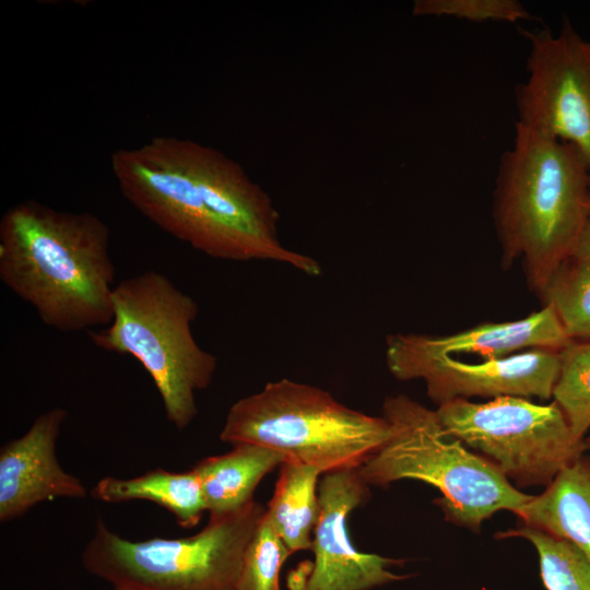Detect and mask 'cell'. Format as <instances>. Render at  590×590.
I'll list each match as a JSON object with an SVG mask.
<instances>
[{
    "label": "cell",
    "instance_id": "9a60e30c",
    "mask_svg": "<svg viewBox=\"0 0 590 590\" xmlns=\"http://www.w3.org/2000/svg\"><path fill=\"white\" fill-rule=\"evenodd\" d=\"M283 458L271 449L238 444L226 453L206 457L193 469L198 473L209 517L236 512L251 503L261 480Z\"/></svg>",
    "mask_w": 590,
    "mask_h": 590
},
{
    "label": "cell",
    "instance_id": "ffe728a7",
    "mask_svg": "<svg viewBox=\"0 0 590 590\" xmlns=\"http://www.w3.org/2000/svg\"><path fill=\"white\" fill-rule=\"evenodd\" d=\"M560 366L553 401L574 435L585 440L590 430V341L571 340L559 351Z\"/></svg>",
    "mask_w": 590,
    "mask_h": 590
},
{
    "label": "cell",
    "instance_id": "30bf717a",
    "mask_svg": "<svg viewBox=\"0 0 590 590\" xmlns=\"http://www.w3.org/2000/svg\"><path fill=\"white\" fill-rule=\"evenodd\" d=\"M559 351L533 349L467 363L456 356L424 352L405 333H396L386 339L385 359L398 380H423L428 398L439 406L457 399L505 396L547 401L559 373Z\"/></svg>",
    "mask_w": 590,
    "mask_h": 590
},
{
    "label": "cell",
    "instance_id": "6da1fadb",
    "mask_svg": "<svg viewBox=\"0 0 590 590\" xmlns=\"http://www.w3.org/2000/svg\"><path fill=\"white\" fill-rule=\"evenodd\" d=\"M110 166L125 199L161 229L204 255L232 261H273L308 276L320 263L279 238L270 197L222 152L158 135L120 149Z\"/></svg>",
    "mask_w": 590,
    "mask_h": 590
},
{
    "label": "cell",
    "instance_id": "44dd1931",
    "mask_svg": "<svg viewBox=\"0 0 590 590\" xmlns=\"http://www.w3.org/2000/svg\"><path fill=\"white\" fill-rule=\"evenodd\" d=\"M291 554L264 514L246 548L237 590H280V571Z\"/></svg>",
    "mask_w": 590,
    "mask_h": 590
},
{
    "label": "cell",
    "instance_id": "7402d4cb",
    "mask_svg": "<svg viewBox=\"0 0 590 590\" xmlns=\"http://www.w3.org/2000/svg\"><path fill=\"white\" fill-rule=\"evenodd\" d=\"M414 15L447 16L469 22L517 23L532 17L518 0H417Z\"/></svg>",
    "mask_w": 590,
    "mask_h": 590
},
{
    "label": "cell",
    "instance_id": "484cf974",
    "mask_svg": "<svg viewBox=\"0 0 590 590\" xmlns=\"http://www.w3.org/2000/svg\"><path fill=\"white\" fill-rule=\"evenodd\" d=\"M588 44H589V49H590V40L588 42Z\"/></svg>",
    "mask_w": 590,
    "mask_h": 590
},
{
    "label": "cell",
    "instance_id": "52a82bcc",
    "mask_svg": "<svg viewBox=\"0 0 590 590\" xmlns=\"http://www.w3.org/2000/svg\"><path fill=\"white\" fill-rule=\"evenodd\" d=\"M266 514L252 500L243 509L209 517L186 538L130 540L98 517L82 551V565L111 587L137 590H237L246 548Z\"/></svg>",
    "mask_w": 590,
    "mask_h": 590
},
{
    "label": "cell",
    "instance_id": "9c48e42d",
    "mask_svg": "<svg viewBox=\"0 0 590 590\" xmlns=\"http://www.w3.org/2000/svg\"><path fill=\"white\" fill-rule=\"evenodd\" d=\"M527 79L515 87L516 123L578 148L590 164V49L566 19L559 33L522 31Z\"/></svg>",
    "mask_w": 590,
    "mask_h": 590
},
{
    "label": "cell",
    "instance_id": "e0dca14e",
    "mask_svg": "<svg viewBox=\"0 0 590 590\" xmlns=\"http://www.w3.org/2000/svg\"><path fill=\"white\" fill-rule=\"evenodd\" d=\"M321 473L314 467L283 462L266 516L293 554L310 550L318 520Z\"/></svg>",
    "mask_w": 590,
    "mask_h": 590
},
{
    "label": "cell",
    "instance_id": "d6986e66",
    "mask_svg": "<svg viewBox=\"0 0 590 590\" xmlns=\"http://www.w3.org/2000/svg\"><path fill=\"white\" fill-rule=\"evenodd\" d=\"M496 538H521L535 547L546 590H590V562L573 543L527 526L499 531Z\"/></svg>",
    "mask_w": 590,
    "mask_h": 590
},
{
    "label": "cell",
    "instance_id": "cb8c5ba5",
    "mask_svg": "<svg viewBox=\"0 0 590 590\" xmlns=\"http://www.w3.org/2000/svg\"><path fill=\"white\" fill-rule=\"evenodd\" d=\"M108 590H137L129 587H110Z\"/></svg>",
    "mask_w": 590,
    "mask_h": 590
},
{
    "label": "cell",
    "instance_id": "5b68a950",
    "mask_svg": "<svg viewBox=\"0 0 590 590\" xmlns=\"http://www.w3.org/2000/svg\"><path fill=\"white\" fill-rule=\"evenodd\" d=\"M114 317L88 331L101 350L130 355L153 380L166 418L178 430L198 415L197 392L206 389L217 357L193 333L198 303L165 274L146 271L121 280L113 293Z\"/></svg>",
    "mask_w": 590,
    "mask_h": 590
},
{
    "label": "cell",
    "instance_id": "8992f818",
    "mask_svg": "<svg viewBox=\"0 0 590 590\" xmlns=\"http://www.w3.org/2000/svg\"><path fill=\"white\" fill-rule=\"evenodd\" d=\"M386 418L338 401L330 392L287 378L268 382L236 401L220 439L273 450L283 462L321 474L359 469L388 439Z\"/></svg>",
    "mask_w": 590,
    "mask_h": 590
},
{
    "label": "cell",
    "instance_id": "3957f363",
    "mask_svg": "<svg viewBox=\"0 0 590 590\" xmlns=\"http://www.w3.org/2000/svg\"><path fill=\"white\" fill-rule=\"evenodd\" d=\"M504 268L519 262L539 296L590 221V164L575 145L516 123L492 206Z\"/></svg>",
    "mask_w": 590,
    "mask_h": 590
},
{
    "label": "cell",
    "instance_id": "4fadbf2b",
    "mask_svg": "<svg viewBox=\"0 0 590 590\" xmlns=\"http://www.w3.org/2000/svg\"><path fill=\"white\" fill-rule=\"evenodd\" d=\"M417 349L439 355L475 354L482 359L509 356L533 349L562 350L571 340L550 305L530 315L502 322H483L444 335L405 333Z\"/></svg>",
    "mask_w": 590,
    "mask_h": 590
},
{
    "label": "cell",
    "instance_id": "603a6c76",
    "mask_svg": "<svg viewBox=\"0 0 590 590\" xmlns=\"http://www.w3.org/2000/svg\"><path fill=\"white\" fill-rule=\"evenodd\" d=\"M590 263V221L581 236L575 255Z\"/></svg>",
    "mask_w": 590,
    "mask_h": 590
},
{
    "label": "cell",
    "instance_id": "7c38bea8",
    "mask_svg": "<svg viewBox=\"0 0 590 590\" xmlns=\"http://www.w3.org/2000/svg\"><path fill=\"white\" fill-rule=\"evenodd\" d=\"M67 411L52 408L38 415L20 437L0 449V521L24 516L36 505L56 498L83 499L87 488L62 469L57 440Z\"/></svg>",
    "mask_w": 590,
    "mask_h": 590
},
{
    "label": "cell",
    "instance_id": "7a4b0ae2",
    "mask_svg": "<svg viewBox=\"0 0 590 590\" xmlns=\"http://www.w3.org/2000/svg\"><path fill=\"white\" fill-rule=\"evenodd\" d=\"M110 231L97 215L59 211L34 200L0 220V280L44 324L92 331L114 317Z\"/></svg>",
    "mask_w": 590,
    "mask_h": 590
},
{
    "label": "cell",
    "instance_id": "ac0fdd59",
    "mask_svg": "<svg viewBox=\"0 0 590 590\" xmlns=\"http://www.w3.org/2000/svg\"><path fill=\"white\" fill-rule=\"evenodd\" d=\"M570 340L590 341V263L573 256L554 272L540 295Z\"/></svg>",
    "mask_w": 590,
    "mask_h": 590
},
{
    "label": "cell",
    "instance_id": "d4e9b609",
    "mask_svg": "<svg viewBox=\"0 0 590 590\" xmlns=\"http://www.w3.org/2000/svg\"><path fill=\"white\" fill-rule=\"evenodd\" d=\"M585 446H586L587 451H590V436H587L585 438Z\"/></svg>",
    "mask_w": 590,
    "mask_h": 590
},
{
    "label": "cell",
    "instance_id": "ba28073f",
    "mask_svg": "<svg viewBox=\"0 0 590 590\" xmlns=\"http://www.w3.org/2000/svg\"><path fill=\"white\" fill-rule=\"evenodd\" d=\"M448 433L477 452L516 487H546L587 451L555 401L505 396L485 402L457 399L437 406Z\"/></svg>",
    "mask_w": 590,
    "mask_h": 590
},
{
    "label": "cell",
    "instance_id": "2e32d148",
    "mask_svg": "<svg viewBox=\"0 0 590 590\" xmlns=\"http://www.w3.org/2000/svg\"><path fill=\"white\" fill-rule=\"evenodd\" d=\"M91 495L104 503H154L169 511L184 529L196 527L206 511L201 483L193 468L185 472L157 468L129 479L105 476L92 487Z\"/></svg>",
    "mask_w": 590,
    "mask_h": 590
},
{
    "label": "cell",
    "instance_id": "277c9868",
    "mask_svg": "<svg viewBox=\"0 0 590 590\" xmlns=\"http://www.w3.org/2000/svg\"><path fill=\"white\" fill-rule=\"evenodd\" d=\"M387 441L358 469L367 485L416 480L440 492L435 503L447 521L481 530L495 512H515L531 495L518 489L487 459L442 426L436 410L405 396L387 397Z\"/></svg>",
    "mask_w": 590,
    "mask_h": 590
},
{
    "label": "cell",
    "instance_id": "5bb4252c",
    "mask_svg": "<svg viewBox=\"0 0 590 590\" xmlns=\"http://www.w3.org/2000/svg\"><path fill=\"white\" fill-rule=\"evenodd\" d=\"M586 452L514 514L521 526L573 543L590 562V456Z\"/></svg>",
    "mask_w": 590,
    "mask_h": 590
},
{
    "label": "cell",
    "instance_id": "8fae6325",
    "mask_svg": "<svg viewBox=\"0 0 590 590\" xmlns=\"http://www.w3.org/2000/svg\"><path fill=\"white\" fill-rule=\"evenodd\" d=\"M368 488L358 469L322 474L314 562L295 590H370L406 577L389 569L400 560L359 552L351 541L349 517L369 497Z\"/></svg>",
    "mask_w": 590,
    "mask_h": 590
}]
</instances>
